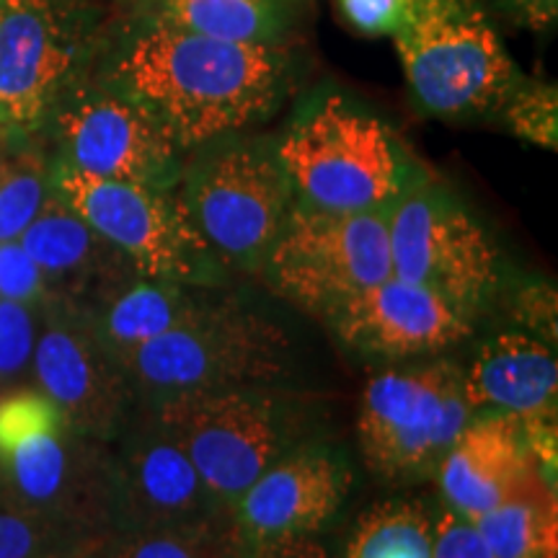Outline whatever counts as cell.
<instances>
[{"instance_id":"6da1fadb","label":"cell","mask_w":558,"mask_h":558,"mask_svg":"<svg viewBox=\"0 0 558 558\" xmlns=\"http://www.w3.org/2000/svg\"><path fill=\"white\" fill-rule=\"evenodd\" d=\"M279 45H243L148 21L124 41L111 86L143 104L181 150L267 120L290 88Z\"/></svg>"},{"instance_id":"7a4b0ae2","label":"cell","mask_w":558,"mask_h":558,"mask_svg":"<svg viewBox=\"0 0 558 558\" xmlns=\"http://www.w3.org/2000/svg\"><path fill=\"white\" fill-rule=\"evenodd\" d=\"M275 150L298 205L326 213H380L424 173L396 130L341 90L300 104Z\"/></svg>"},{"instance_id":"3957f363","label":"cell","mask_w":558,"mask_h":558,"mask_svg":"<svg viewBox=\"0 0 558 558\" xmlns=\"http://www.w3.org/2000/svg\"><path fill=\"white\" fill-rule=\"evenodd\" d=\"M143 407L228 509L269 465L318 439L324 427L320 396L290 386L181 393Z\"/></svg>"},{"instance_id":"277c9868","label":"cell","mask_w":558,"mask_h":558,"mask_svg":"<svg viewBox=\"0 0 558 558\" xmlns=\"http://www.w3.org/2000/svg\"><path fill=\"white\" fill-rule=\"evenodd\" d=\"M114 357L140 403L181 393L288 386L298 367L288 326L235 290L199 318L114 352Z\"/></svg>"},{"instance_id":"5b68a950","label":"cell","mask_w":558,"mask_h":558,"mask_svg":"<svg viewBox=\"0 0 558 558\" xmlns=\"http://www.w3.org/2000/svg\"><path fill=\"white\" fill-rule=\"evenodd\" d=\"M177 197L222 267L256 275L298 202L275 140L241 132L186 153Z\"/></svg>"},{"instance_id":"8992f818","label":"cell","mask_w":558,"mask_h":558,"mask_svg":"<svg viewBox=\"0 0 558 558\" xmlns=\"http://www.w3.org/2000/svg\"><path fill=\"white\" fill-rule=\"evenodd\" d=\"M393 45L416 104L439 120L497 114L522 78L481 0H414Z\"/></svg>"},{"instance_id":"52a82bcc","label":"cell","mask_w":558,"mask_h":558,"mask_svg":"<svg viewBox=\"0 0 558 558\" xmlns=\"http://www.w3.org/2000/svg\"><path fill=\"white\" fill-rule=\"evenodd\" d=\"M390 269L465 313L473 324L507 288L492 233L456 192L427 171L388 207Z\"/></svg>"},{"instance_id":"ba28073f","label":"cell","mask_w":558,"mask_h":558,"mask_svg":"<svg viewBox=\"0 0 558 558\" xmlns=\"http://www.w3.org/2000/svg\"><path fill=\"white\" fill-rule=\"evenodd\" d=\"M473 411L456 362L378 373L360 396L357 439L365 465L388 484H414L437 471Z\"/></svg>"},{"instance_id":"9c48e42d","label":"cell","mask_w":558,"mask_h":558,"mask_svg":"<svg viewBox=\"0 0 558 558\" xmlns=\"http://www.w3.org/2000/svg\"><path fill=\"white\" fill-rule=\"evenodd\" d=\"M52 192L109 241L140 277L228 284V269L194 233L177 190L101 179L58 166Z\"/></svg>"},{"instance_id":"30bf717a","label":"cell","mask_w":558,"mask_h":558,"mask_svg":"<svg viewBox=\"0 0 558 558\" xmlns=\"http://www.w3.org/2000/svg\"><path fill=\"white\" fill-rule=\"evenodd\" d=\"M259 275L279 298L326 320L360 292L393 275L388 209L326 213L295 202Z\"/></svg>"},{"instance_id":"8fae6325","label":"cell","mask_w":558,"mask_h":558,"mask_svg":"<svg viewBox=\"0 0 558 558\" xmlns=\"http://www.w3.org/2000/svg\"><path fill=\"white\" fill-rule=\"evenodd\" d=\"M32 378L70 427L99 442H111L140 409L122 365L86 313L60 300L39 305Z\"/></svg>"},{"instance_id":"7c38bea8","label":"cell","mask_w":558,"mask_h":558,"mask_svg":"<svg viewBox=\"0 0 558 558\" xmlns=\"http://www.w3.org/2000/svg\"><path fill=\"white\" fill-rule=\"evenodd\" d=\"M54 124L65 169L177 190L186 153L143 104L111 83L75 90Z\"/></svg>"},{"instance_id":"4fadbf2b","label":"cell","mask_w":558,"mask_h":558,"mask_svg":"<svg viewBox=\"0 0 558 558\" xmlns=\"http://www.w3.org/2000/svg\"><path fill=\"white\" fill-rule=\"evenodd\" d=\"M0 497L88 541L109 530L107 442L58 429L21 439L0 456Z\"/></svg>"},{"instance_id":"5bb4252c","label":"cell","mask_w":558,"mask_h":558,"mask_svg":"<svg viewBox=\"0 0 558 558\" xmlns=\"http://www.w3.org/2000/svg\"><path fill=\"white\" fill-rule=\"evenodd\" d=\"M107 452L109 530L184 525L228 509L143 403L128 427L107 442Z\"/></svg>"},{"instance_id":"9a60e30c","label":"cell","mask_w":558,"mask_h":558,"mask_svg":"<svg viewBox=\"0 0 558 558\" xmlns=\"http://www.w3.org/2000/svg\"><path fill=\"white\" fill-rule=\"evenodd\" d=\"M354 486L347 452L329 439L300 445L259 478L230 507L251 543L282 535H318L339 518Z\"/></svg>"},{"instance_id":"2e32d148","label":"cell","mask_w":558,"mask_h":558,"mask_svg":"<svg viewBox=\"0 0 558 558\" xmlns=\"http://www.w3.org/2000/svg\"><path fill=\"white\" fill-rule=\"evenodd\" d=\"M349 352L369 360L435 357L473 333V320L442 295L390 275L324 320Z\"/></svg>"},{"instance_id":"e0dca14e","label":"cell","mask_w":558,"mask_h":558,"mask_svg":"<svg viewBox=\"0 0 558 558\" xmlns=\"http://www.w3.org/2000/svg\"><path fill=\"white\" fill-rule=\"evenodd\" d=\"M73 62V37L52 0H0V128H37Z\"/></svg>"},{"instance_id":"ac0fdd59","label":"cell","mask_w":558,"mask_h":558,"mask_svg":"<svg viewBox=\"0 0 558 558\" xmlns=\"http://www.w3.org/2000/svg\"><path fill=\"white\" fill-rule=\"evenodd\" d=\"M445 507L476 520L530 488L550 484L518 416L476 414L437 465Z\"/></svg>"},{"instance_id":"d6986e66","label":"cell","mask_w":558,"mask_h":558,"mask_svg":"<svg viewBox=\"0 0 558 558\" xmlns=\"http://www.w3.org/2000/svg\"><path fill=\"white\" fill-rule=\"evenodd\" d=\"M50 284L52 300L96 311L109 295L140 277L132 264L88 222L50 194L19 239Z\"/></svg>"},{"instance_id":"ffe728a7","label":"cell","mask_w":558,"mask_h":558,"mask_svg":"<svg viewBox=\"0 0 558 558\" xmlns=\"http://www.w3.org/2000/svg\"><path fill=\"white\" fill-rule=\"evenodd\" d=\"M463 393L473 416L556 414L558 362L554 347L520 329L494 333L473 354L469 369H463Z\"/></svg>"},{"instance_id":"44dd1931","label":"cell","mask_w":558,"mask_h":558,"mask_svg":"<svg viewBox=\"0 0 558 558\" xmlns=\"http://www.w3.org/2000/svg\"><path fill=\"white\" fill-rule=\"evenodd\" d=\"M230 292L228 284H190L177 279L135 277L86 313L96 337L111 354L163 337L199 318Z\"/></svg>"},{"instance_id":"7402d4cb","label":"cell","mask_w":558,"mask_h":558,"mask_svg":"<svg viewBox=\"0 0 558 558\" xmlns=\"http://www.w3.org/2000/svg\"><path fill=\"white\" fill-rule=\"evenodd\" d=\"M251 541L230 509L184 525L104 530L83 541L73 558H248Z\"/></svg>"},{"instance_id":"603a6c76","label":"cell","mask_w":558,"mask_h":558,"mask_svg":"<svg viewBox=\"0 0 558 558\" xmlns=\"http://www.w3.org/2000/svg\"><path fill=\"white\" fill-rule=\"evenodd\" d=\"M153 21L202 37L277 45L282 32L279 0H150Z\"/></svg>"},{"instance_id":"cb8c5ba5","label":"cell","mask_w":558,"mask_h":558,"mask_svg":"<svg viewBox=\"0 0 558 558\" xmlns=\"http://www.w3.org/2000/svg\"><path fill=\"white\" fill-rule=\"evenodd\" d=\"M471 522L494 558H558L556 486L530 488Z\"/></svg>"},{"instance_id":"d4e9b609","label":"cell","mask_w":558,"mask_h":558,"mask_svg":"<svg viewBox=\"0 0 558 558\" xmlns=\"http://www.w3.org/2000/svg\"><path fill=\"white\" fill-rule=\"evenodd\" d=\"M435 509L422 499L378 501L354 522L341 558H432Z\"/></svg>"},{"instance_id":"484cf974","label":"cell","mask_w":558,"mask_h":558,"mask_svg":"<svg viewBox=\"0 0 558 558\" xmlns=\"http://www.w3.org/2000/svg\"><path fill=\"white\" fill-rule=\"evenodd\" d=\"M47 197V169L37 153L0 145V243L19 241Z\"/></svg>"},{"instance_id":"4316f807","label":"cell","mask_w":558,"mask_h":558,"mask_svg":"<svg viewBox=\"0 0 558 558\" xmlns=\"http://www.w3.org/2000/svg\"><path fill=\"white\" fill-rule=\"evenodd\" d=\"M497 114L514 137L556 150L558 145V88L546 81L520 78Z\"/></svg>"},{"instance_id":"83f0119b","label":"cell","mask_w":558,"mask_h":558,"mask_svg":"<svg viewBox=\"0 0 558 558\" xmlns=\"http://www.w3.org/2000/svg\"><path fill=\"white\" fill-rule=\"evenodd\" d=\"M81 538L0 497V558H73Z\"/></svg>"},{"instance_id":"f1b7e54d","label":"cell","mask_w":558,"mask_h":558,"mask_svg":"<svg viewBox=\"0 0 558 558\" xmlns=\"http://www.w3.org/2000/svg\"><path fill=\"white\" fill-rule=\"evenodd\" d=\"M39 333L37 305L0 298V393L19 388L32 375L34 344Z\"/></svg>"},{"instance_id":"f546056e","label":"cell","mask_w":558,"mask_h":558,"mask_svg":"<svg viewBox=\"0 0 558 558\" xmlns=\"http://www.w3.org/2000/svg\"><path fill=\"white\" fill-rule=\"evenodd\" d=\"M65 424L60 409L39 388H11L0 393V456L21 439Z\"/></svg>"},{"instance_id":"4dcf8cb0","label":"cell","mask_w":558,"mask_h":558,"mask_svg":"<svg viewBox=\"0 0 558 558\" xmlns=\"http://www.w3.org/2000/svg\"><path fill=\"white\" fill-rule=\"evenodd\" d=\"M499 298H509V313L512 320L520 326V331H527L530 337L546 341L548 347L556 344L558 337V298L556 288L541 279H530L520 288L501 292Z\"/></svg>"},{"instance_id":"1f68e13d","label":"cell","mask_w":558,"mask_h":558,"mask_svg":"<svg viewBox=\"0 0 558 558\" xmlns=\"http://www.w3.org/2000/svg\"><path fill=\"white\" fill-rule=\"evenodd\" d=\"M0 298L37 308L52 300L45 275L19 241L0 243Z\"/></svg>"},{"instance_id":"d6a6232c","label":"cell","mask_w":558,"mask_h":558,"mask_svg":"<svg viewBox=\"0 0 558 558\" xmlns=\"http://www.w3.org/2000/svg\"><path fill=\"white\" fill-rule=\"evenodd\" d=\"M432 558H494L478 535L476 525L450 507L435 509V538Z\"/></svg>"},{"instance_id":"836d02e7","label":"cell","mask_w":558,"mask_h":558,"mask_svg":"<svg viewBox=\"0 0 558 558\" xmlns=\"http://www.w3.org/2000/svg\"><path fill=\"white\" fill-rule=\"evenodd\" d=\"M414 0H339L341 16L367 37H393L407 24Z\"/></svg>"},{"instance_id":"e575fe53","label":"cell","mask_w":558,"mask_h":558,"mask_svg":"<svg viewBox=\"0 0 558 558\" xmlns=\"http://www.w3.org/2000/svg\"><path fill=\"white\" fill-rule=\"evenodd\" d=\"M248 558H337L318 535H282L251 543Z\"/></svg>"},{"instance_id":"d590c367","label":"cell","mask_w":558,"mask_h":558,"mask_svg":"<svg viewBox=\"0 0 558 558\" xmlns=\"http://www.w3.org/2000/svg\"><path fill=\"white\" fill-rule=\"evenodd\" d=\"M509 19L533 32H548L558 19V0H494Z\"/></svg>"}]
</instances>
